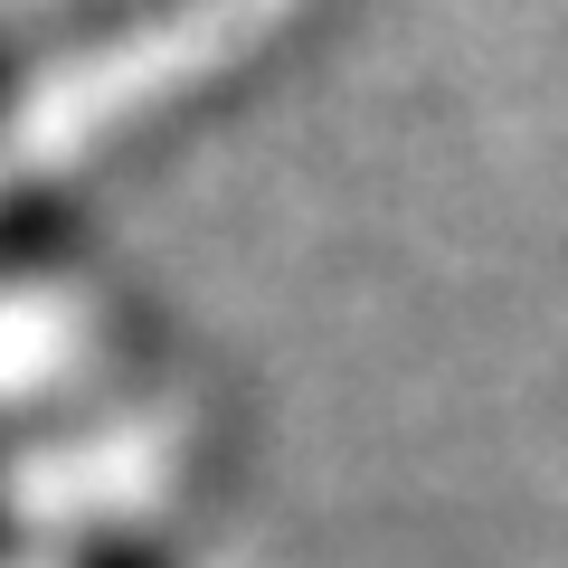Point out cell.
<instances>
[{
    "mask_svg": "<svg viewBox=\"0 0 568 568\" xmlns=\"http://www.w3.org/2000/svg\"><path fill=\"white\" fill-rule=\"evenodd\" d=\"M95 568H162V559H142V549H104Z\"/></svg>",
    "mask_w": 568,
    "mask_h": 568,
    "instance_id": "cell-1",
    "label": "cell"
},
{
    "mask_svg": "<svg viewBox=\"0 0 568 568\" xmlns=\"http://www.w3.org/2000/svg\"><path fill=\"white\" fill-rule=\"evenodd\" d=\"M0 540H10V521H0Z\"/></svg>",
    "mask_w": 568,
    "mask_h": 568,
    "instance_id": "cell-2",
    "label": "cell"
}]
</instances>
